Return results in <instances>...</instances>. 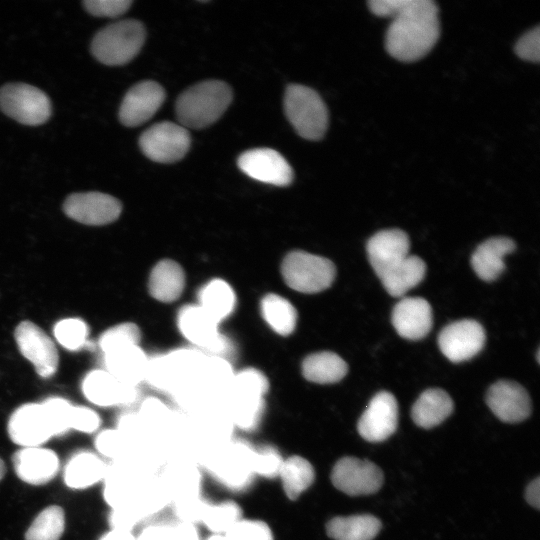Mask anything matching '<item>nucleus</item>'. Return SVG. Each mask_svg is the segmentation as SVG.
I'll return each instance as SVG.
<instances>
[{"instance_id":"obj_11","label":"nucleus","mask_w":540,"mask_h":540,"mask_svg":"<svg viewBox=\"0 0 540 540\" xmlns=\"http://www.w3.org/2000/svg\"><path fill=\"white\" fill-rule=\"evenodd\" d=\"M485 331L480 323L463 319L445 326L439 334L438 345L451 362L459 363L477 355L485 344Z\"/></svg>"},{"instance_id":"obj_45","label":"nucleus","mask_w":540,"mask_h":540,"mask_svg":"<svg viewBox=\"0 0 540 540\" xmlns=\"http://www.w3.org/2000/svg\"><path fill=\"white\" fill-rule=\"evenodd\" d=\"M208 503L199 495L175 499V511L182 522L195 524L202 522Z\"/></svg>"},{"instance_id":"obj_35","label":"nucleus","mask_w":540,"mask_h":540,"mask_svg":"<svg viewBox=\"0 0 540 540\" xmlns=\"http://www.w3.org/2000/svg\"><path fill=\"white\" fill-rule=\"evenodd\" d=\"M65 528V513L58 505L42 510L25 533V540H59Z\"/></svg>"},{"instance_id":"obj_29","label":"nucleus","mask_w":540,"mask_h":540,"mask_svg":"<svg viewBox=\"0 0 540 540\" xmlns=\"http://www.w3.org/2000/svg\"><path fill=\"white\" fill-rule=\"evenodd\" d=\"M381 522L373 515L334 517L326 524L327 535L334 540H373Z\"/></svg>"},{"instance_id":"obj_38","label":"nucleus","mask_w":540,"mask_h":540,"mask_svg":"<svg viewBox=\"0 0 540 540\" xmlns=\"http://www.w3.org/2000/svg\"><path fill=\"white\" fill-rule=\"evenodd\" d=\"M140 340L139 327L134 323L125 322L107 329L100 336L99 346L105 354L123 347L139 345Z\"/></svg>"},{"instance_id":"obj_54","label":"nucleus","mask_w":540,"mask_h":540,"mask_svg":"<svg viewBox=\"0 0 540 540\" xmlns=\"http://www.w3.org/2000/svg\"><path fill=\"white\" fill-rule=\"evenodd\" d=\"M99 540H136V537L132 534V531L111 529L102 535Z\"/></svg>"},{"instance_id":"obj_49","label":"nucleus","mask_w":540,"mask_h":540,"mask_svg":"<svg viewBox=\"0 0 540 540\" xmlns=\"http://www.w3.org/2000/svg\"><path fill=\"white\" fill-rule=\"evenodd\" d=\"M514 50L519 58L538 62L540 59V27L536 26L523 34L516 42Z\"/></svg>"},{"instance_id":"obj_51","label":"nucleus","mask_w":540,"mask_h":540,"mask_svg":"<svg viewBox=\"0 0 540 540\" xmlns=\"http://www.w3.org/2000/svg\"><path fill=\"white\" fill-rule=\"evenodd\" d=\"M136 540H172V526L166 524L150 525L141 531Z\"/></svg>"},{"instance_id":"obj_48","label":"nucleus","mask_w":540,"mask_h":540,"mask_svg":"<svg viewBox=\"0 0 540 540\" xmlns=\"http://www.w3.org/2000/svg\"><path fill=\"white\" fill-rule=\"evenodd\" d=\"M99 415L92 409L84 406L71 407L69 428L84 433H92L100 426Z\"/></svg>"},{"instance_id":"obj_43","label":"nucleus","mask_w":540,"mask_h":540,"mask_svg":"<svg viewBox=\"0 0 540 540\" xmlns=\"http://www.w3.org/2000/svg\"><path fill=\"white\" fill-rule=\"evenodd\" d=\"M224 536L226 540H273L272 531L265 522L243 518Z\"/></svg>"},{"instance_id":"obj_55","label":"nucleus","mask_w":540,"mask_h":540,"mask_svg":"<svg viewBox=\"0 0 540 540\" xmlns=\"http://www.w3.org/2000/svg\"><path fill=\"white\" fill-rule=\"evenodd\" d=\"M206 540H226L224 535L220 534H212L210 537H208Z\"/></svg>"},{"instance_id":"obj_33","label":"nucleus","mask_w":540,"mask_h":540,"mask_svg":"<svg viewBox=\"0 0 540 540\" xmlns=\"http://www.w3.org/2000/svg\"><path fill=\"white\" fill-rule=\"evenodd\" d=\"M290 500H296L314 482L315 471L305 458L293 455L285 459L278 475Z\"/></svg>"},{"instance_id":"obj_41","label":"nucleus","mask_w":540,"mask_h":540,"mask_svg":"<svg viewBox=\"0 0 540 540\" xmlns=\"http://www.w3.org/2000/svg\"><path fill=\"white\" fill-rule=\"evenodd\" d=\"M283 461L280 452L274 446L263 445L258 449H254V474L270 479L278 477Z\"/></svg>"},{"instance_id":"obj_26","label":"nucleus","mask_w":540,"mask_h":540,"mask_svg":"<svg viewBox=\"0 0 540 540\" xmlns=\"http://www.w3.org/2000/svg\"><path fill=\"white\" fill-rule=\"evenodd\" d=\"M104 479V498L113 509L130 504L146 485L135 472L121 466L107 468Z\"/></svg>"},{"instance_id":"obj_50","label":"nucleus","mask_w":540,"mask_h":540,"mask_svg":"<svg viewBox=\"0 0 540 540\" xmlns=\"http://www.w3.org/2000/svg\"><path fill=\"white\" fill-rule=\"evenodd\" d=\"M138 415L148 430L163 424L168 417V410L164 403L151 397L142 403Z\"/></svg>"},{"instance_id":"obj_31","label":"nucleus","mask_w":540,"mask_h":540,"mask_svg":"<svg viewBox=\"0 0 540 540\" xmlns=\"http://www.w3.org/2000/svg\"><path fill=\"white\" fill-rule=\"evenodd\" d=\"M347 371L346 362L330 351L311 354L302 363L304 378L318 384L336 383L344 378Z\"/></svg>"},{"instance_id":"obj_20","label":"nucleus","mask_w":540,"mask_h":540,"mask_svg":"<svg viewBox=\"0 0 540 540\" xmlns=\"http://www.w3.org/2000/svg\"><path fill=\"white\" fill-rule=\"evenodd\" d=\"M16 475L31 485H43L58 474L60 462L57 454L41 446L23 447L12 457Z\"/></svg>"},{"instance_id":"obj_7","label":"nucleus","mask_w":540,"mask_h":540,"mask_svg":"<svg viewBox=\"0 0 540 540\" xmlns=\"http://www.w3.org/2000/svg\"><path fill=\"white\" fill-rule=\"evenodd\" d=\"M190 143L188 130L169 121L152 125L139 138V146L145 156L159 163L181 160L188 152Z\"/></svg>"},{"instance_id":"obj_10","label":"nucleus","mask_w":540,"mask_h":540,"mask_svg":"<svg viewBox=\"0 0 540 540\" xmlns=\"http://www.w3.org/2000/svg\"><path fill=\"white\" fill-rule=\"evenodd\" d=\"M64 213L71 219L86 225H105L118 219L121 202L101 192L73 193L63 203Z\"/></svg>"},{"instance_id":"obj_16","label":"nucleus","mask_w":540,"mask_h":540,"mask_svg":"<svg viewBox=\"0 0 540 540\" xmlns=\"http://www.w3.org/2000/svg\"><path fill=\"white\" fill-rule=\"evenodd\" d=\"M165 100L163 87L154 81H143L131 87L125 94L119 109V120L127 127L147 122Z\"/></svg>"},{"instance_id":"obj_19","label":"nucleus","mask_w":540,"mask_h":540,"mask_svg":"<svg viewBox=\"0 0 540 540\" xmlns=\"http://www.w3.org/2000/svg\"><path fill=\"white\" fill-rule=\"evenodd\" d=\"M253 453L248 443L237 441L217 458L213 472L228 488L235 490L247 487L254 476Z\"/></svg>"},{"instance_id":"obj_53","label":"nucleus","mask_w":540,"mask_h":540,"mask_svg":"<svg viewBox=\"0 0 540 540\" xmlns=\"http://www.w3.org/2000/svg\"><path fill=\"white\" fill-rule=\"evenodd\" d=\"M525 498L527 502L535 507L536 509H539L540 507V479L539 477L532 480L525 491Z\"/></svg>"},{"instance_id":"obj_23","label":"nucleus","mask_w":540,"mask_h":540,"mask_svg":"<svg viewBox=\"0 0 540 540\" xmlns=\"http://www.w3.org/2000/svg\"><path fill=\"white\" fill-rule=\"evenodd\" d=\"M515 243L508 237H492L482 242L471 257V266L484 281H494L505 268L504 257L515 250Z\"/></svg>"},{"instance_id":"obj_21","label":"nucleus","mask_w":540,"mask_h":540,"mask_svg":"<svg viewBox=\"0 0 540 540\" xmlns=\"http://www.w3.org/2000/svg\"><path fill=\"white\" fill-rule=\"evenodd\" d=\"M391 321L401 337L419 340L432 328V309L429 302L421 297H405L394 306Z\"/></svg>"},{"instance_id":"obj_37","label":"nucleus","mask_w":540,"mask_h":540,"mask_svg":"<svg viewBox=\"0 0 540 540\" xmlns=\"http://www.w3.org/2000/svg\"><path fill=\"white\" fill-rule=\"evenodd\" d=\"M236 424L245 430L254 429L264 411V398L231 394Z\"/></svg>"},{"instance_id":"obj_47","label":"nucleus","mask_w":540,"mask_h":540,"mask_svg":"<svg viewBox=\"0 0 540 540\" xmlns=\"http://www.w3.org/2000/svg\"><path fill=\"white\" fill-rule=\"evenodd\" d=\"M86 11L99 17H118L132 5L131 0H85Z\"/></svg>"},{"instance_id":"obj_9","label":"nucleus","mask_w":540,"mask_h":540,"mask_svg":"<svg viewBox=\"0 0 540 540\" xmlns=\"http://www.w3.org/2000/svg\"><path fill=\"white\" fill-rule=\"evenodd\" d=\"M14 338L21 354L29 360L37 374L47 378L58 368V352L51 338L31 321H22L14 331Z\"/></svg>"},{"instance_id":"obj_40","label":"nucleus","mask_w":540,"mask_h":540,"mask_svg":"<svg viewBox=\"0 0 540 540\" xmlns=\"http://www.w3.org/2000/svg\"><path fill=\"white\" fill-rule=\"evenodd\" d=\"M269 389L266 376L254 368L245 369L234 375L230 392L263 397Z\"/></svg>"},{"instance_id":"obj_44","label":"nucleus","mask_w":540,"mask_h":540,"mask_svg":"<svg viewBox=\"0 0 540 540\" xmlns=\"http://www.w3.org/2000/svg\"><path fill=\"white\" fill-rule=\"evenodd\" d=\"M129 442L117 429L101 431L95 438V447L102 455L117 458L124 455Z\"/></svg>"},{"instance_id":"obj_30","label":"nucleus","mask_w":540,"mask_h":540,"mask_svg":"<svg viewBox=\"0 0 540 540\" xmlns=\"http://www.w3.org/2000/svg\"><path fill=\"white\" fill-rule=\"evenodd\" d=\"M425 273V262L416 255H408L381 276L380 280L391 296L399 297L418 285L423 280Z\"/></svg>"},{"instance_id":"obj_4","label":"nucleus","mask_w":540,"mask_h":540,"mask_svg":"<svg viewBox=\"0 0 540 540\" xmlns=\"http://www.w3.org/2000/svg\"><path fill=\"white\" fill-rule=\"evenodd\" d=\"M284 110L299 136L321 139L328 127V110L320 95L310 87L291 84L286 88Z\"/></svg>"},{"instance_id":"obj_36","label":"nucleus","mask_w":540,"mask_h":540,"mask_svg":"<svg viewBox=\"0 0 540 540\" xmlns=\"http://www.w3.org/2000/svg\"><path fill=\"white\" fill-rule=\"evenodd\" d=\"M242 519L240 506L231 500L208 504L202 522L213 533L225 535Z\"/></svg>"},{"instance_id":"obj_13","label":"nucleus","mask_w":540,"mask_h":540,"mask_svg":"<svg viewBox=\"0 0 540 540\" xmlns=\"http://www.w3.org/2000/svg\"><path fill=\"white\" fill-rule=\"evenodd\" d=\"M398 404L387 391L378 392L361 415L357 429L360 436L369 442H382L397 429Z\"/></svg>"},{"instance_id":"obj_14","label":"nucleus","mask_w":540,"mask_h":540,"mask_svg":"<svg viewBox=\"0 0 540 540\" xmlns=\"http://www.w3.org/2000/svg\"><path fill=\"white\" fill-rule=\"evenodd\" d=\"M7 430L10 439L22 447L41 446L54 436L41 403L18 407L9 418Z\"/></svg>"},{"instance_id":"obj_5","label":"nucleus","mask_w":540,"mask_h":540,"mask_svg":"<svg viewBox=\"0 0 540 540\" xmlns=\"http://www.w3.org/2000/svg\"><path fill=\"white\" fill-rule=\"evenodd\" d=\"M281 273L285 283L301 293H318L334 281L336 268L327 258L305 251H293L283 259Z\"/></svg>"},{"instance_id":"obj_34","label":"nucleus","mask_w":540,"mask_h":540,"mask_svg":"<svg viewBox=\"0 0 540 540\" xmlns=\"http://www.w3.org/2000/svg\"><path fill=\"white\" fill-rule=\"evenodd\" d=\"M261 314L271 329L281 336H288L295 330L297 311L280 295H265L261 300Z\"/></svg>"},{"instance_id":"obj_15","label":"nucleus","mask_w":540,"mask_h":540,"mask_svg":"<svg viewBox=\"0 0 540 540\" xmlns=\"http://www.w3.org/2000/svg\"><path fill=\"white\" fill-rule=\"evenodd\" d=\"M177 323L182 335L207 351L221 353L227 348L218 330V322L199 305H186L178 313Z\"/></svg>"},{"instance_id":"obj_56","label":"nucleus","mask_w":540,"mask_h":540,"mask_svg":"<svg viewBox=\"0 0 540 540\" xmlns=\"http://www.w3.org/2000/svg\"><path fill=\"white\" fill-rule=\"evenodd\" d=\"M5 472H6L5 464L3 460L0 458V480L4 477Z\"/></svg>"},{"instance_id":"obj_8","label":"nucleus","mask_w":540,"mask_h":540,"mask_svg":"<svg viewBox=\"0 0 540 540\" xmlns=\"http://www.w3.org/2000/svg\"><path fill=\"white\" fill-rule=\"evenodd\" d=\"M383 481V473L376 464L355 457L339 459L331 472L332 484L350 496L374 494Z\"/></svg>"},{"instance_id":"obj_28","label":"nucleus","mask_w":540,"mask_h":540,"mask_svg":"<svg viewBox=\"0 0 540 540\" xmlns=\"http://www.w3.org/2000/svg\"><path fill=\"white\" fill-rule=\"evenodd\" d=\"M184 285V271L173 260H161L151 270L149 292L158 301L166 303L175 301L182 294Z\"/></svg>"},{"instance_id":"obj_46","label":"nucleus","mask_w":540,"mask_h":540,"mask_svg":"<svg viewBox=\"0 0 540 540\" xmlns=\"http://www.w3.org/2000/svg\"><path fill=\"white\" fill-rule=\"evenodd\" d=\"M199 474L193 469H183L172 476L171 487L175 499L199 495Z\"/></svg>"},{"instance_id":"obj_12","label":"nucleus","mask_w":540,"mask_h":540,"mask_svg":"<svg viewBox=\"0 0 540 540\" xmlns=\"http://www.w3.org/2000/svg\"><path fill=\"white\" fill-rule=\"evenodd\" d=\"M242 172L250 178L275 186H287L293 181V169L276 150L256 148L243 152L237 160Z\"/></svg>"},{"instance_id":"obj_25","label":"nucleus","mask_w":540,"mask_h":540,"mask_svg":"<svg viewBox=\"0 0 540 540\" xmlns=\"http://www.w3.org/2000/svg\"><path fill=\"white\" fill-rule=\"evenodd\" d=\"M453 407V401L446 391L431 388L415 401L411 417L419 427L430 429L442 423L453 412Z\"/></svg>"},{"instance_id":"obj_1","label":"nucleus","mask_w":540,"mask_h":540,"mask_svg":"<svg viewBox=\"0 0 540 540\" xmlns=\"http://www.w3.org/2000/svg\"><path fill=\"white\" fill-rule=\"evenodd\" d=\"M370 11L391 17L385 35L386 51L395 59L412 62L424 57L440 36L438 6L432 0H369Z\"/></svg>"},{"instance_id":"obj_42","label":"nucleus","mask_w":540,"mask_h":540,"mask_svg":"<svg viewBox=\"0 0 540 540\" xmlns=\"http://www.w3.org/2000/svg\"><path fill=\"white\" fill-rule=\"evenodd\" d=\"M51 425L53 435H63L69 428L72 404L61 397H51L41 403Z\"/></svg>"},{"instance_id":"obj_27","label":"nucleus","mask_w":540,"mask_h":540,"mask_svg":"<svg viewBox=\"0 0 540 540\" xmlns=\"http://www.w3.org/2000/svg\"><path fill=\"white\" fill-rule=\"evenodd\" d=\"M107 467L90 451L73 454L64 467V482L72 489H84L104 479Z\"/></svg>"},{"instance_id":"obj_6","label":"nucleus","mask_w":540,"mask_h":540,"mask_svg":"<svg viewBox=\"0 0 540 540\" xmlns=\"http://www.w3.org/2000/svg\"><path fill=\"white\" fill-rule=\"evenodd\" d=\"M0 109L17 122L37 126L51 116V101L39 88L25 83H9L0 88Z\"/></svg>"},{"instance_id":"obj_2","label":"nucleus","mask_w":540,"mask_h":540,"mask_svg":"<svg viewBox=\"0 0 540 540\" xmlns=\"http://www.w3.org/2000/svg\"><path fill=\"white\" fill-rule=\"evenodd\" d=\"M232 90L219 80L195 84L179 95L176 116L179 124L192 129H202L216 122L232 101Z\"/></svg>"},{"instance_id":"obj_32","label":"nucleus","mask_w":540,"mask_h":540,"mask_svg":"<svg viewBox=\"0 0 540 540\" xmlns=\"http://www.w3.org/2000/svg\"><path fill=\"white\" fill-rule=\"evenodd\" d=\"M199 306L220 323L235 307V294L231 286L222 279H214L201 288Z\"/></svg>"},{"instance_id":"obj_24","label":"nucleus","mask_w":540,"mask_h":540,"mask_svg":"<svg viewBox=\"0 0 540 540\" xmlns=\"http://www.w3.org/2000/svg\"><path fill=\"white\" fill-rule=\"evenodd\" d=\"M104 361L106 371L123 383L136 386L145 379L148 358L139 345L105 353Z\"/></svg>"},{"instance_id":"obj_17","label":"nucleus","mask_w":540,"mask_h":540,"mask_svg":"<svg viewBox=\"0 0 540 540\" xmlns=\"http://www.w3.org/2000/svg\"><path fill=\"white\" fill-rule=\"evenodd\" d=\"M490 410L503 422L517 423L531 413V401L527 391L518 383L500 380L490 386L486 394Z\"/></svg>"},{"instance_id":"obj_52","label":"nucleus","mask_w":540,"mask_h":540,"mask_svg":"<svg viewBox=\"0 0 540 540\" xmlns=\"http://www.w3.org/2000/svg\"><path fill=\"white\" fill-rule=\"evenodd\" d=\"M172 540H200L195 524L180 522L172 526Z\"/></svg>"},{"instance_id":"obj_3","label":"nucleus","mask_w":540,"mask_h":540,"mask_svg":"<svg viewBox=\"0 0 540 540\" xmlns=\"http://www.w3.org/2000/svg\"><path fill=\"white\" fill-rule=\"evenodd\" d=\"M145 37L146 31L140 21L121 20L97 32L91 43V52L105 65H124L139 53Z\"/></svg>"},{"instance_id":"obj_18","label":"nucleus","mask_w":540,"mask_h":540,"mask_svg":"<svg viewBox=\"0 0 540 540\" xmlns=\"http://www.w3.org/2000/svg\"><path fill=\"white\" fill-rule=\"evenodd\" d=\"M410 241L401 229H385L374 234L367 242L369 262L380 278L409 255Z\"/></svg>"},{"instance_id":"obj_39","label":"nucleus","mask_w":540,"mask_h":540,"mask_svg":"<svg viewBox=\"0 0 540 540\" xmlns=\"http://www.w3.org/2000/svg\"><path fill=\"white\" fill-rule=\"evenodd\" d=\"M88 335V327L78 318H67L56 323L54 336L66 349L77 350L82 347Z\"/></svg>"},{"instance_id":"obj_22","label":"nucleus","mask_w":540,"mask_h":540,"mask_svg":"<svg viewBox=\"0 0 540 540\" xmlns=\"http://www.w3.org/2000/svg\"><path fill=\"white\" fill-rule=\"evenodd\" d=\"M85 397L98 406L125 404L136 397V386L123 383L106 370H94L82 383Z\"/></svg>"}]
</instances>
